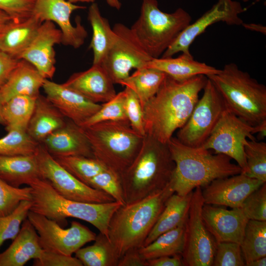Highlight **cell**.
Segmentation results:
<instances>
[{"label": "cell", "instance_id": "cell-3", "mask_svg": "<svg viewBox=\"0 0 266 266\" xmlns=\"http://www.w3.org/2000/svg\"><path fill=\"white\" fill-rule=\"evenodd\" d=\"M173 193L171 182L163 189L121 205L110 220L108 237L119 259L128 251L140 248Z\"/></svg>", "mask_w": 266, "mask_h": 266}, {"label": "cell", "instance_id": "cell-17", "mask_svg": "<svg viewBox=\"0 0 266 266\" xmlns=\"http://www.w3.org/2000/svg\"><path fill=\"white\" fill-rule=\"evenodd\" d=\"M264 183L244 173L214 180L204 187L205 204L239 208L245 199Z\"/></svg>", "mask_w": 266, "mask_h": 266}, {"label": "cell", "instance_id": "cell-50", "mask_svg": "<svg viewBox=\"0 0 266 266\" xmlns=\"http://www.w3.org/2000/svg\"><path fill=\"white\" fill-rule=\"evenodd\" d=\"M148 266H183L181 255L165 256L147 260Z\"/></svg>", "mask_w": 266, "mask_h": 266}, {"label": "cell", "instance_id": "cell-15", "mask_svg": "<svg viewBox=\"0 0 266 266\" xmlns=\"http://www.w3.org/2000/svg\"><path fill=\"white\" fill-rule=\"evenodd\" d=\"M246 10L238 1L218 0L209 10L193 23H190L179 33L162 54V57H171L178 52L191 54L190 45L209 26L219 22L229 25H242L243 22L239 15Z\"/></svg>", "mask_w": 266, "mask_h": 266}, {"label": "cell", "instance_id": "cell-23", "mask_svg": "<svg viewBox=\"0 0 266 266\" xmlns=\"http://www.w3.org/2000/svg\"><path fill=\"white\" fill-rule=\"evenodd\" d=\"M42 250L39 236L27 217L11 245L0 253V266H23L37 258Z\"/></svg>", "mask_w": 266, "mask_h": 266}, {"label": "cell", "instance_id": "cell-41", "mask_svg": "<svg viewBox=\"0 0 266 266\" xmlns=\"http://www.w3.org/2000/svg\"><path fill=\"white\" fill-rule=\"evenodd\" d=\"M32 204V201H22L12 213L0 217V247L4 241L8 239L13 240L16 237L23 221L27 217Z\"/></svg>", "mask_w": 266, "mask_h": 266}, {"label": "cell", "instance_id": "cell-35", "mask_svg": "<svg viewBox=\"0 0 266 266\" xmlns=\"http://www.w3.org/2000/svg\"><path fill=\"white\" fill-rule=\"evenodd\" d=\"M240 247L245 266L266 257V221L249 220Z\"/></svg>", "mask_w": 266, "mask_h": 266}, {"label": "cell", "instance_id": "cell-2", "mask_svg": "<svg viewBox=\"0 0 266 266\" xmlns=\"http://www.w3.org/2000/svg\"><path fill=\"white\" fill-rule=\"evenodd\" d=\"M167 144L175 163L171 183L179 195H186L216 179L242 173L240 166L225 155H213L201 147L185 145L173 136Z\"/></svg>", "mask_w": 266, "mask_h": 266}, {"label": "cell", "instance_id": "cell-22", "mask_svg": "<svg viewBox=\"0 0 266 266\" xmlns=\"http://www.w3.org/2000/svg\"><path fill=\"white\" fill-rule=\"evenodd\" d=\"M41 144L53 157L82 156L94 158L83 129L67 118L62 127L47 136Z\"/></svg>", "mask_w": 266, "mask_h": 266}, {"label": "cell", "instance_id": "cell-53", "mask_svg": "<svg viewBox=\"0 0 266 266\" xmlns=\"http://www.w3.org/2000/svg\"><path fill=\"white\" fill-rule=\"evenodd\" d=\"M242 25L249 30L260 32L266 34V27L262 25L256 24L254 23L246 24L243 23Z\"/></svg>", "mask_w": 266, "mask_h": 266}, {"label": "cell", "instance_id": "cell-32", "mask_svg": "<svg viewBox=\"0 0 266 266\" xmlns=\"http://www.w3.org/2000/svg\"><path fill=\"white\" fill-rule=\"evenodd\" d=\"M37 97L18 95L3 103L2 114L7 132H27Z\"/></svg>", "mask_w": 266, "mask_h": 266}, {"label": "cell", "instance_id": "cell-21", "mask_svg": "<svg viewBox=\"0 0 266 266\" xmlns=\"http://www.w3.org/2000/svg\"><path fill=\"white\" fill-rule=\"evenodd\" d=\"M63 84L96 103L106 102L116 95L114 83L100 64L72 74Z\"/></svg>", "mask_w": 266, "mask_h": 266}, {"label": "cell", "instance_id": "cell-40", "mask_svg": "<svg viewBox=\"0 0 266 266\" xmlns=\"http://www.w3.org/2000/svg\"><path fill=\"white\" fill-rule=\"evenodd\" d=\"M32 187L12 186L0 179V217L12 213L22 201H32Z\"/></svg>", "mask_w": 266, "mask_h": 266}, {"label": "cell", "instance_id": "cell-19", "mask_svg": "<svg viewBox=\"0 0 266 266\" xmlns=\"http://www.w3.org/2000/svg\"><path fill=\"white\" fill-rule=\"evenodd\" d=\"M202 217L216 242H232L240 245L249 219L240 207L227 209L204 203Z\"/></svg>", "mask_w": 266, "mask_h": 266}, {"label": "cell", "instance_id": "cell-45", "mask_svg": "<svg viewBox=\"0 0 266 266\" xmlns=\"http://www.w3.org/2000/svg\"><path fill=\"white\" fill-rule=\"evenodd\" d=\"M124 91L126 111L130 126L134 131L144 136L143 110L139 100L130 88L126 87Z\"/></svg>", "mask_w": 266, "mask_h": 266}, {"label": "cell", "instance_id": "cell-58", "mask_svg": "<svg viewBox=\"0 0 266 266\" xmlns=\"http://www.w3.org/2000/svg\"><path fill=\"white\" fill-rule=\"evenodd\" d=\"M243 0V1H244V2H247V1H249V0ZM254 0V1H255L256 2H259V1H260L261 0Z\"/></svg>", "mask_w": 266, "mask_h": 266}, {"label": "cell", "instance_id": "cell-12", "mask_svg": "<svg viewBox=\"0 0 266 266\" xmlns=\"http://www.w3.org/2000/svg\"><path fill=\"white\" fill-rule=\"evenodd\" d=\"M41 178L47 181L64 198L74 201L103 203L115 201L106 193L81 182L59 165L39 143L34 153Z\"/></svg>", "mask_w": 266, "mask_h": 266}, {"label": "cell", "instance_id": "cell-55", "mask_svg": "<svg viewBox=\"0 0 266 266\" xmlns=\"http://www.w3.org/2000/svg\"><path fill=\"white\" fill-rule=\"evenodd\" d=\"M106 1L110 6L117 10L121 7L122 4L119 0H106Z\"/></svg>", "mask_w": 266, "mask_h": 266}, {"label": "cell", "instance_id": "cell-5", "mask_svg": "<svg viewBox=\"0 0 266 266\" xmlns=\"http://www.w3.org/2000/svg\"><path fill=\"white\" fill-rule=\"evenodd\" d=\"M29 186L32 189L30 211L54 220L61 226L66 224L67 218L83 220L108 238L110 220L122 205L121 203L116 201L92 203L68 200L59 195L47 181L41 178L35 179Z\"/></svg>", "mask_w": 266, "mask_h": 266}, {"label": "cell", "instance_id": "cell-57", "mask_svg": "<svg viewBox=\"0 0 266 266\" xmlns=\"http://www.w3.org/2000/svg\"><path fill=\"white\" fill-rule=\"evenodd\" d=\"M71 3H75L77 2H94L96 0H66Z\"/></svg>", "mask_w": 266, "mask_h": 266}, {"label": "cell", "instance_id": "cell-7", "mask_svg": "<svg viewBox=\"0 0 266 266\" xmlns=\"http://www.w3.org/2000/svg\"><path fill=\"white\" fill-rule=\"evenodd\" d=\"M82 128L94 158L119 177L137 155L144 137L128 122L107 121Z\"/></svg>", "mask_w": 266, "mask_h": 266}, {"label": "cell", "instance_id": "cell-27", "mask_svg": "<svg viewBox=\"0 0 266 266\" xmlns=\"http://www.w3.org/2000/svg\"><path fill=\"white\" fill-rule=\"evenodd\" d=\"M37 178L41 179L34 154L0 155V179L5 182L18 188Z\"/></svg>", "mask_w": 266, "mask_h": 266}, {"label": "cell", "instance_id": "cell-14", "mask_svg": "<svg viewBox=\"0 0 266 266\" xmlns=\"http://www.w3.org/2000/svg\"><path fill=\"white\" fill-rule=\"evenodd\" d=\"M27 218L35 228L43 249L72 256L85 244L94 241L96 234L77 221L63 228L56 221L32 211Z\"/></svg>", "mask_w": 266, "mask_h": 266}, {"label": "cell", "instance_id": "cell-28", "mask_svg": "<svg viewBox=\"0 0 266 266\" xmlns=\"http://www.w3.org/2000/svg\"><path fill=\"white\" fill-rule=\"evenodd\" d=\"M192 192L184 196L174 193L167 199L163 210L146 238L143 246L149 244L161 234L186 221Z\"/></svg>", "mask_w": 266, "mask_h": 266}, {"label": "cell", "instance_id": "cell-18", "mask_svg": "<svg viewBox=\"0 0 266 266\" xmlns=\"http://www.w3.org/2000/svg\"><path fill=\"white\" fill-rule=\"evenodd\" d=\"M62 34L55 24L49 21L43 22L28 48L20 57L33 66L41 75L52 79L55 70L54 46L62 43Z\"/></svg>", "mask_w": 266, "mask_h": 266}, {"label": "cell", "instance_id": "cell-31", "mask_svg": "<svg viewBox=\"0 0 266 266\" xmlns=\"http://www.w3.org/2000/svg\"><path fill=\"white\" fill-rule=\"evenodd\" d=\"M166 75L158 69L144 67L136 69L119 84L130 88L134 93L142 108L157 93Z\"/></svg>", "mask_w": 266, "mask_h": 266}, {"label": "cell", "instance_id": "cell-13", "mask_svg": "<svg viewBox=\"0 0 266 266\" xmlns=\"http://www.w3.org/2000/svg\"><path fill=\"white\" fill-rule=\"evenodd\" d=\"M254 127L244 122L226 109L202 148L213 149L216 154L225 155L233 159L246 174L248 168L244 146L248 139L257 140Z\"/></svg>", "mask_w": 266, "mask_h": 266}, {"label": "cell", "instance_id": "cell-20", "mask_svg": "<svg viewBox=\"0 0 266 266\" xmlns=\"http://www.w3.org/2000/svg\"><path fill=\"white\" fill-rule=\"evenodd\" d=\"M46 97L67 119L81 126L101 105L66 87L45 79L42 86Z\"/></svg>", "mask_w": 266, "mask_h": 266}, {"label": "cell", "instance_id": "cell-10", "mask_svg": "<svg viewBox=\"0 0 266 266\" xmlns=\"http://www.w3.org/2000/svg\"><path fill=\"white\" fill-rule=\"evenodd\" d=\"M204 204L201 187L192 192L186 221L184 248L181 256L184 266H211L216 242L206 228L202 217Z\"/></svg>", "mask_w": 266, "mask_h": 266}, {"label": "cell", "instance_id": "cell-36", "mask_svg": "<svg viewBox=\"0 0 266 266\" xmlns=\"http://www.w3.org/2000/svg\"><path fill=\"white\" fill-rule=\"evenodd\" d=\"M53 157L66 171L87 185L92 178L107 169L94 158L82 156Z\"/></svg>", "mask_w": 266, "mask_h": 266}, {"label": "cell", "instance_id": "cell-46", "mask_svg": "<svg viewBox=\"0 0 266 266\" xmlns=\"http://www.w3.org/2000/svg\"><path fill=\"white\" fill-rule=\"evenodd\" d=\"M36 0H0V10L18 23L33 15Z\"/></svg>", "mask_w": 266, "mask_h": 266}, {"label": "cell", "instance_id": "cell-48", "mask_svg": "<svg viewBox=\"0 0 266 266\" xmlns=\"http://www.w3.org/2000/svg\"><path fill=\"white\" fill-rule=\"evenodd\" d=\"M19 60L0 50V87L6 81Z\"/></svg>", "mask_w": 266, "mask_h": 266}, {"label": "cell", "instance_id": "cell-24", "mask_svg": "<svg viewBox=\"0 0 266 266\" xmlns=\"http://www.w3.org/2000/svg\"><path fill=\"white\" fill-rule=\"evenodd\" d=\"M45 79L31 64L19 60L6 81L0 87L3 103L18 95L37 97Z\"/></svg>", "mask_w": 266, "mask_h": 266}, {"label": "cell", "instance_id": "cell-54", "mask_svg": "<svg viewBox=\"0 0 266 266\" xmlns=\"http://www.w3.org/2000/svg\"><path fill=\"white\" fill-rule=\"evenodd\" d=\"M266 266V257L259 258L254 260L248 264L246 266Z\"/></svg>", "mask_w": 266, "mask_h": 266}, {"label": "cell", "instance_id": "cell-38", "mask_svg": "<svg viewBox=\"0 0 266 266\" xmlns=\"http://www.w3.org/2000/svg\"><path fill=\"white\" fill-rule=\"evenodd\" d=\"M244 150L248 168L247 176L266 182V143L248 139Z\"/></svg>", "mask_w": 266, "mask_h": 266}, {"label": "cell", "instance_id": "cell-1", "mask_svg": "<svg viewBox=\"0 0 266 266\" xmlns=\"http://www.w3.org/2000/svg\"><path fill=\"white\" fill-rule=\"evenodd\" d=\"M207 77L178 81L166 75L155 95L142 107L145 135L167 143L190 116Z\"/></svg>", "mask_w": 266, "mask_h": 266}, {"label": "cell", "instance_id": "cell-25", "mask_svg": "<svg viewBox=\"0 0 266 266\" xmlns=\"http://www.w3.org/2000/svg\"><path fill=\"white\" fill-rule=\"evenodd\" d=\"M145 67L158 69L178 81L186 80L198 75L207 76L218 73L220 69L197 61L191 54L185 53L177 58H153Z\"/></svg>", "mask_w": 266, "mask_h": 266}, {"label": "cell", "instance_id": "cell-39", "mask_svg": "<svg viewBox=\"0 0 266 266\" xmlns=\"http://www.w3.org/2000/svg\"><path fill=\"white\" fill-rule=\"evenodd\" d=\"M125 100L124 90L116 94L111 100L101 104L100 108L80 127L85 128L107 121L129 122L126 111Z\"/></svg>", "mask_w": 266, "mask_h": 266}, {"label": "cell", "instance_id": "cell-29", "mask_svg": "<svg viewBox=\"0 0 266 266\" xmlns=\"http://www.w3.org/2000/svg\"><path fill=\"white\" fill-rule=\"evenodd\" d=\"M42 23L33 15L23 22L14 24L0 35V50L19 60L34 38Z\"/></svg>", "mask_w": 266, "mask_h": 266}, {"label": "cell", "instance_id": "cell-34", "mask_svg": "<svg viewBox=\"0 0 266 266\" xmlns=\"http://www.w3.org/2000/svg\"><path fill=\"white\" fill-rule=\"evenodd\" d=\"M74 254L85 266H117L119 260L108 238L100 233L93 245L81 247Z\"/></svg>", "mask_w": 266, "mask_h": 266}, {"label": "cell", "instance_id": "cell-11", "mask_svg": "<svg viewBox=\"0 0 266 266\" xmlns=\"http://www.w3.org/2000/svg\"><path fill=\"white\" fill-rule=\"evenodd\" d=\"M203 90L201 99L175 137L181 143L190 147L203 145L227 109L221 96L208 78Z\"/></svg>", "mask_w": 266, "mask_h": 266}, {"label": "cell", "instance_id": "cell-49", "mask_svg": "<svg viewBox=\"0 0 266 266\" xmlns=\"http://www.w3.org/2000/svg\"><path fill=\"white\" fill-rule=\"evenodd\" d=\"M139 248L131 249L119 260L117 266H148L147 260L141 255Z\"/></svg>", "mask_w": 266, "mask_h": 266}, {"label": "cell", "instance_id": "cell-6", "mask_svg": "<svg viewBox=\"0 0 266 266\" xmlns=\"http://www.w3.org/2000/svg\"><path fill=\"white\" fill-rule=\"evenodd\" d=\"M207 77L230 111L252 126L266 120V87L247 72L230 63Z\"/></svg>", "mask_w": 266, "mask_h": 266}, {"label": "cell", "instance_id": "cell-37", "mask_svg": "<svg viewBox=\"0 0 266 266\" xmlns=\"http://www.w3.org/2000/svg\"><path fill=\"white\" fill-rule=\"evenodd\" d=\"M38 144L27 132L10 131L0 138V155H33Z\"/></svg>", "mask_w": 266, "mask_h": 266}, {"label": "cell", "instance_id": "cell-51", "mask_svg": "<svg viewBox=\"0 0 266 266\" xmlns=\"http://www.w3.org/2000/svg\"><path fill=\"white\" fill-rule=\"evenodd\" d=\"M15 23H17L10 16L0 10V35Z\"/></svg>", "mask_w": 266, "mask_h": 266}, {"label": "cell", "instance_id": "cell-43", "mask_svg": "<svg viewBox=\"0 0 266 266\" xmlns=\"http://www.w3.org/2000/svg\"><path fill=\"white\" fill-rule=\"evenodd\" d=\"M240 208L249 220L266 221V182L252 192Z\"/></svg>", "mask_w": 266, "mask_h": 266}, {"label": "cell", "instance_id": "cell-47", "mask_svg": "<svg viewBox=\"0 0 266 266\" xmlns=\"http://www.w3.org/2000/svg\"><path fill=\"white\" fill-rule=\"evenodd\" d=\"M34 266H82L75 256H68L43 249L40 256L33 260Z\"/></svg>", "mask_w": 266, "mask_h": 266}, {"label": "cell", "instance_id": "cell-26", "mask_svg": "<svg viewBox=\"0 0 266 266\" xmlns=\"http://www.w3.org/2000/svg\"><path fill=\"white\" fill-rule=\"evenodd\" d=\"M66 118L45 96L37 97L28 124L27 133L34 140L41 143L49 134L62 127Z\"/></svg>", "mask_w": 266, "mask_h": 266}, {"label": "cell", "instance_id": "cell-42", "mask_svg": "<svg viewBox=\"0 0 266 266\" xmlns=\"http://www.w3.org/2000/svg\"><path fill=\"white\" fill-rule=\"evenodd\" d=\"M87 185L106 193L122 205L126 203L120 177L109 169H106L96 175Z\"/></svg>", "mask_w": 266, "mask_h": 266}, {"label": "cell", "instance_id": "cell-30", "mask_svg": "<svg viewBox=\"0 0 266 266\" xmlns=\"http://www.w3.org/2000/svg\"><path fill=\"white\" fill-rule=\"evenodd\" d=\"M88 18L92 29L89 48L93 52V64H100L112 43L114 33L108 20L100 14L97 3L93 2L89 7Z\"/></svg>", "mask_w": 266, "mask_h": 266}, {"label": "cell", "instance_id": "cell-52", "mask_svg": "<svg viewBox=\"0 0 266 266\" xmlns=\"http://www.w3.org/2000/svg\"><path fill=\"white\" fill-rule=\"evenodd\" d=\"M253 127V134H257V139H264L266 136V120Z\"/></svg>", "mask_w": 266, "mask_h": 266}, {"label": "cell", "instance_id": "cell-8", "mask_svg": "<svg viewBox=\"0 0 266 266\" xmlns=\"http://www.w3.org/2000/svg\"><path fill=\"white\" fill-rule=\"evenodd\" d=\"M191 20L182 8L168 13L159 9L157 0H142L140 15L131 29L148 55L158 58Z\"/></svg>", "mask_w": 266, "mask_h": 266}, {"label": "cell", "instance_id": "cell-33", "mask_svg": "<svg viewBox=\"0 0 266 266\" xmlns=\"http://www.w3.org/2000/svg\"><path fill=\"white\" fill-rule=\"evenodd\" d=\"M185 224L186 221L140 248L139 250L143 258L148 260L165 256L181 255L184 244Z\"/></svg>", "mask_w": 266, "mask_h": 266}, {"label": "cell", "instance_id": "cell-9", "mask_svg": "<svg viewBox=\"0 0 266 266\" xmlns=\"http://www.w3.org/2000/svg\"><path fill=\"white\" fill-rule=\"evenodd\" d=\"M112 43L100 64L114 84H119L130 75L133 68L145 66L153 58L147 53L133 31L121 23L112 28Z\"/></svg>", "mask_w": 266, "mask_h": 266}, {"label": "cell", "instance_id": "cell-16", "mask_svg": "<svg viewBox=\"0 0 266 266\" xmlns=\"http://www.w3.org/2000/svg\"><path fill=\"white\" fill-rule=\"evenodd\" d=\"M84 8L66 0H36L33 15L42 22L49 21L57 24L62 34V43L78 48L84 43L87 32L79 18L73 25L70 16L74 11Z\"/></svg>", "mask_w": 266, "mask_h": 266}, {"label": "cell", "instance_id": "cell-44", "mask_svg": "<svg viewBox=\"0 0 266 266\" xmlns=\"http://www.w3.org/2000/svg\"><path fill=\"white\" fill-rule=\"evenodd\" d=\"M212 266H245L240 245L232 242H216Z\"/></svg>", "mask_w": 266, "mask_h": 266}, {"label": "cell", "instance_id": "cell-56", "mask_svg": "<svg viewBox=\"0 0 266 266\" xmlns=\"http://www.w3.org/2000/svg\"><path fill=\"white\" fill-rule=\"evenodd\" d=\"M3 104V103L1 97L0 95V124L4 126V120H3V119L2 117V109Z\"/></svg>", "mask_w": 266, "mask_h": 266}, {"label": "cell", "instance_id": "cell-4", "mask_svg": "<svg viewBox=\"0 0 266 266\" xmlns=\"http://www.w3.org/2000/svg\"><path fill=\"white\" fill-rule=\"evenodd\" d=\"M174 169L167 143L145 135L137 155L120 176L126 203L165 188L171 182Z\"/></svg>", "mask_w": 266, "mask_h": 266}]
</instances>
